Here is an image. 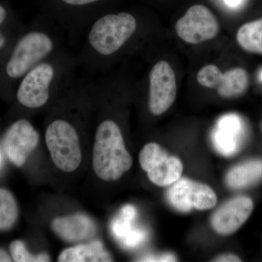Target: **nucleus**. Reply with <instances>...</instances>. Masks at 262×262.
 <instances>
[{
    "mask_svg": "<svg viewBox=\"0 0 262 262\" xmlns=\"http://www.w3.org/2000/svg\"><path fill=\"white\" fill-rule=\"evenodd\" d=\"M75 52L66 46L29 71L15 92L22 107L38 110L59 98L77 77Z\"/></svg>",
    "mask_w": 262,
    "mask_h": 262,
    "instance_id": "nucleus-1",
    "label": "nucleus"
},
{
    "mask_svg": "<svg viewBox=\"0 0 262 262\" xmlns=\"http://www.w3.org/2000/svg\"><path fill=\"white\" fill-rule=\"evenodd\" d=\"M67 44L59 27L47 15L39 13L12 46L3 65V80L7 84H18L29 71Z\"/></svg>",
    "mask_w": 262,
    "mask_h": 262,
    "instance_id": "nucleus-2",
    "label": "nucleus"
},
{
    "mask_svg": "<svg viewBox=\"0 0 262 262\" xmlns=\"http://www.w3.org/2000/svg\"><path fill=\"white\" fill-rule=\"evenodd\" d=\"M132 157L125 147L121 128L115 120L103 119L95 133L93 168L98 178L113 182L130 170Z\"/></svg>",
    "mask_w": 262,
    "mask_h": 262,
    "instance_id": "nucleus-3",
    "label": "nucleus"
},
{
    "mask_svg": "<svg viewBox=\"0 0 262 262\" xmlns=\"http://www.w3.org/2000/svg\"><path fill=\"white\" fill-rule=\"evenodd\" d=\"M111 0H40V13L50 17L64 33L67 44L77 49L84 31L110 10Z\"/></svg>",
    "mask_w": 262,
    "mask_h": 262,
    "instance_id": "nucleus-4",
    "label": "nucleus"
},
{
    "mask_svg": "<svg viewBox=\"0 0 262 262\" xmlns=\"http://www.w3.org/2000/svg\"><path fill=\"white\" fill-rule=\"evenodd\" d=\"M46 145L52 160L62 171L71 173L82 161L80 135L76 125L64 117L51 119L46 130Z\"/></svg>",
    "mask_w": 262,
    "mask_h": 262,
    "instance_id": "nucleus-5",
    "label": "nucleus"
},
{
    "mask_svg": "<svg viewBox=\"0 0 262 262\" xmlns=\"http://www.w3.org/2000/svg\"><path fill=\"white\" fill-rule=\"evenodd\" d=\"M139 163L147 173L150 182L160 187L171 185L182 177L183 164L180 159L168 155L156 143H148L139 153Z\"/></svg>",
    "mask_w": 262,
    "mask_h": 262,
    "instance_id": "nucleus-6",
    "label": "nucleus"
},
{
    "mask_svg": "<svg viewBox=\"0 0 262 262\" xmlns=\"http://www.w3.org/2000/svg\"><path fill=\"white\" fill-rule=\"evenodd\" d=\"M175 29L183 41L196 45L216 37L220 32V24L206 6L195 5L190 7L185 15L179 19Z\"/></svg>",
    "mask_w": 262,
    "mask_h": 262,
    "instance_id": "nucleus-7",
    "label": "nucleus"
},
{
    "mask_svg": "<svg viewBox=\"0 0 262 262\" xmlns=\"http://www.w3.org/2000/svg\"><path fill=\"white\" fill-rule=\"evenodd\" d=\"M148 107L155 116L163 115L173 104L177 97L175 72L168 62L160 61L149 71Z\"/></svg>",
    "mask_w": 262,
    "mask_h": 262,
    "instance_id": "nucleus-8",
    "label": "nucleus"
},
{
    "mask_svg": "<svg viewBox=\"0 0 262 262\" xmlns=\"http://www.w3.org/2000/svg\"><path fill=\"white\" fill-rule=\"evenodd\" d=\"M171 185L168 191V201L179 211L208 210L216 204V194L206 184L180 178Z\"/></svg>",
    "mask_w": 262,
    "mask_h": 262,
    "instance_id": "nucleus-9",
    "label": "nucleus"
},
{
    "mask_svg": "<svg viewBox=\"0 0 262 262\" xmlns=\"http://www.w3.org/2000/svg\"><path fill=\"white\" fill-rule=\"evenodd\" d=\"M196 80L203 87L216 90L224 98L239 97L246 92L248 86L247 72L239 67L223 73L216 66L207 65L199 70Z\"/></svg>",
    "mask_w": 262,
    "mask_h": 262,
    "instance_id": "nucleus-10",
    "label": "nucleus"
},
{
    "mask_svg": "<svg viewBox=\"0 0 262 262\" xmlns=\"http://www.w3.org/2000/svg\"><path fill=\"white\" fill-rule=\"evenodd\" d=\"M39 141L36 129L28 120L22 119L7 130L3 144L8 159L16 166L21 167L37 148Z\"/></svg>",
    "mask_w": 262,
    "mask_h": 262,
    "instance_id": "nucleus-11",
    "label": "nucleus"
},
{
    "mask_svg": "<svg viewBox=\"0 0 262 262\" xmlns=\"http://www.w3.org/2000/svg\"><path fill=\"white\" fill-rule=\"evenodd\" d=\"M253 203L248 196H241L226 202L211 217L212 227L222 235L233 234L241 228L252 213Z\"/></svg>",
    "mask_w": 262,
    "mask_h": 262,
    "instance_id": "nucleus-12",
    "label": "nucleus"
},
{
    "mask_svg": "<svg viewBox=\"0 0 262 262\" xmlns=\"http://www.w3.org/2000/svg\"><path fill=\"white\" fill-rule=\"evenodd\" d=\"M52 228L61 239L71 243L91 238L97 231L94 221L82 213L55 219Z\"/></svg>",
    "mask_w": 262,
    "mask_h": 262,
    "instance_id": "nucleus-13",
    "label": "nucleus"
},
{
    "mask_svg": "<svg viewBox=\"0 0 262 262\" xmlns=\"http://www.w3.org/2000/svg\"><path fill=\"white\" fill-rule=\"evenodd\" d=\"M243 131L242 121L237 115H228L221 118L214 135L217 149L225 155L234 154L238 150Z\"/></svg>",
    "mask_w": 262,
    "mask_h": 262,
    "instance_id": "nucleus-14",
    "label": "nucleus"
},
{
    "mask_svg": "<svg viewBox=\"0 0 262 262\" xmlns=\"http://www.w3.org/2000/svg\"><path fill=\"white\" fill-rule=\"evenodd\" d=\"M60 262H106L113 261L110 253L105 250L101 241L82 244L67 248L58 256Z\"/></svg>",
    "mask_w": 262,
    "mask_h": 262,
    "instance_id": "nucleus-15",
    "label": "nucleus"
},
{
    "mask_svg": "<svg viewBox=\"0 0 262 262\" xmlns=\"http://www.w3.org/2000/svg\"><path fill=\"white\" fill-rule=\"evenodd\" d=\"M136 210L132 206H126L121 210L120 216L114 221L112 229L115 237L121 239L127 247H134L144 238V234L132 228L131 222L135 218Z\"/></svg>",
    "mask_w": 262,
    "mask_h": 262,
    "instance_id": "nucleus-16",
    "label": "nucleus"
},
{
    "mask_svg": "<svg viewBox=\"0 0 262 262\" xmlns=\"http://www.w3.org/2000/svg\"><path fill=\"white\" fill-rule=\"evenodd\" d=\"M262 178V160H253L234 167L227 176L229 187L239 189L251 185Z\"/></svg>",
    "mask_w": 262,
    "mask_h": 262,
    "instance_id": "nucleus-17",
    "label": "nucleus"
},
{
    "mask_svg": "<svg viewBox=\"0 0 262 262\" xmlns=\"http://www.w3.org/2000/svg\"><path fill=\"white\" fill-rule=\"evenodd\" d=\"M237 41L244 51L262 55V18L244 24L237 31Z\"/></svg>",
    "mask_w": 262,
    "mask_h": 262,
    "instance_id": "nucleus-18",
    "label": "nucleus"
},
{
    "mask_svg": "<svg viewBox=\"0 0 262 262\" xmlns=\"http://www.w3.org/2000/svg\"><path fill=\"white\" fill-rule=\"evenodd\" d=\"M18 215V206L14 196L8 189L0 188V231L11 228Z\"/></svg>",
    "mask_w": 262,
    "mask_h": 262,
    "instance_id": "nucleus-19",
    "label": "nucleus"
},
{
    "mask_svg": "<svg viewBox=\"0 0 262 262\" xmlns=\"http://www.w3.org/2000/svg\"><path fill=\"white\" fill-rule=\"evenodd\" d=\"M12 258L15 262H44L50 261L51 258L47 253L32 255L27 251L25 244L22 241H15L10 245Z\"/></svg>",
    "mask_w": 262,
    "mask_h": 262,
    "instance_id": "nucleus-20",
    "label": "nucleus"
},
{
    "mask_svg": "<svg viewBox=\"0 0 262 262\" xmlns=\"http://www.w3.org/2000/svg\"><path fill=\"white\" fill-rule=\"evenodd\" d=\"M10 11L6 5L0 2V29L10 20Z\"/></svg>",
    "mask_w": 262,
    "mask_h": 262,
    "instance_id": "nucleus-21",
    "label": "nucleus"
},
{
    "mask_svg": "<svg viewBox=\"0 0 262 262\" xmlns=\"http://www.w3.org/2000/svg\"><path fill=\"white\" fill-rule=\"evenodd\" d=\"M12 41L6 32L0 29V53H4L7 50L10 49Z\"/></svg>",
    "mask_w": 262,
    "mask_h": 262,
    "instance_id": "nucleus-22",
    "label": "nucleus"
},
{
    "mask_svg": "<svg viewBox=\"0 0 262 262\" xmlns=\"http://www.w3.org/2000/svg\"><path fill=\"white\" fill-rule=\"evenodd\" d=\"M213 261L215 262H239L242 261L241 258L238 256H236L234 254H228L222 255V256H218L213 260Z\"/></svg>",
    "mask_w": 262,
    "mask_h": 262,
    "instance_id": "nucleus-23",
    "label": "nucleus"
},
{
    "mask_svg": "<svg viewBox=\"0 0 262 262\" xmlns=\"http://www.w3.org/2000/svg\"><path fill=\"white\" fill-rule=\"evenodd\" d=\"M155 260L154 261H176V258L174 257L173 255L171 254H166L164 255V256H161L160 258H146L145 259L143 260V261H153V260Z\"/></svg>",
    "mask_w": 262,
    "mask_h": 262,
    "instance_id": "nucleus-24",
    "label": "nucleus"
},
{
    "mask_svg": "<svg viewBox=\"0 0 262 262\" xmlns=\"http://www.w3.org/2000/svg\"><path fill=\"white\" fill-rule=\"evenodd\" d=\"M226 5L231 7V8H237L239 5L244 3V0H224Z\"/></svg>",
    "mask_w": 262,
    "mask_h": 262,
    "instance_id": "nucleus-25",
    "label": "nucleus"
},
{
    "mask_svg": "<svg viewBox=\"0 0 262 262\" xmlns=\"http://www.w3.org/2000/svg\"><path fill=\"white\" fill-rule=\"evenodd\" d=\"M0 261H11L9 255L2 249H0Z\"/></svg>",
    "mask_w": 262,
    "mask_h": 262,
    "instance_id": "nucleus-26",
    "label": "nucleus"
},
{
    "mask_svg": "<svg viewBox=\"0 0 262 262\" xmlns=\"http://www.w3.org/2000/svg\"><path fill=\"white\" fill-rule=\"evenodd\" d=\"M259 80L261 81L262 82V70H261V72H260V73H259Z\"/></svg>",
    "mask_w": 262,
    "mask_h": 262,
    "instance_id": "nucleus-27",
    "label": "nucleus"
},
{
    "mask_svg": "<svg viewBox=\"0 0 262 262\" xmlns=\"http://www.w3.org/2000/svg\"><path fill=\"white\" fill-rule=\"evenodd\" d=\"M2 161H3V158H2L1 153H0V166L2 165Z\"/></svg>",
    "mask_w": 262,
    "mask_h": 262,
    "instance_id": "nucleus-28",
    "label": "nucleus"
},
{
    "mask_svg": "<svg viewBox=\"0 0 262 262\" xmlns=\"http://www.w3.org/2000/svg\"><path fill=\"white\" fill-rule=\"evenodd\" d=\"M261 131H262V122H261Z\"/></svg>",
    "mask_w": 262,
    "mask_h": 262,
    "instance_id": "nucleus-29",
    "label": "nucleus"
}]
</instances>
